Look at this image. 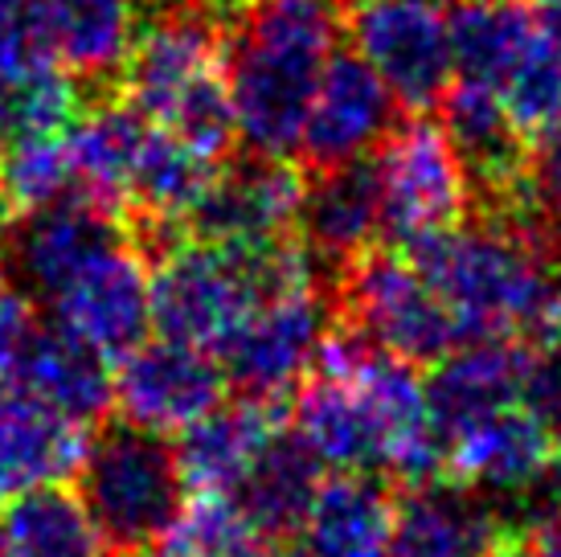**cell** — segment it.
Instances as JSON below:
<instances>
[{"mask_svg":"<svg viewBox=\"0 0 561 557\" xmlns=\"http://www.w3.org/2000/svg\"><path fill=\"white\" fill-rule=\"evenodd\" d=\"M324 480V464L296 439V431H279L266 439L259 459L250 464L230 500L247 512V521L271 545H291L312 512V500Z\"/></svg>","mask_w":561,"mask_h":557,"instance_id":"obj_25","label":"cell"},{"mask_svg":"<svg viewBox=\"0 0 561 557\" xmlns=\"http://www.w3.org/2000/svg\"><path fill=\"white\" fill-rule=\"evenodd\" d=\"M0 386L30 394L33 402L58 410L79 427H94L115 406L111 361H103L91 344H82L58 325L30 328V337L9 361Z\"/></svg>","mask_w":561,"mask_h":557,"instance_id":"obj_17","label":"cell"},{"mask_svg":"<svg viewBox=\"0 0 561 557\" xmlns=\"http://www.w3.org/2000/svg\"><path fill=\"white\" fill-rule=\"evenodd\" d=\"M0 557H111L75 492L46 484L0 504Z\"/></svg>","mask_w":561,"mask_h":557,"instance_id":"obj_27","label":"cell"},{"mask_svg":"<svg viewBox=\"0 0 561 557\" xmlns=\"http://www.w3.org/2000/svg\"><path fill=\"white\" fill-rule=\"evenodd\" d=\"M468 341H533L558 325L561 259L492 214L402 247Z\"/></svg>","mask_w":561,"mask_h":557,"instance_id":"obj_2","label":"cell"},{"mask_svg":"<svg viewBox=\"0 0 561 557\" xmlns=\"http://www.w3.org/2000/svg\"><path fill=\"white\" fill-rule=\"evenodd\" d=\"M525 202L541 230L561 242V120L529 136L525 156Z\"/></svg>","mask_w":561,"mask_h":557,"instance_id":"obj_31","label":"cell"},{"mask_svg":"<svg viewBox=\"0 0 561 557\" xmlns=\"http://www.w3.org/2000/svg\"><path fill=\"white\" fill-rule=\"evenodd\" d=\"M398 103L374 66L357 49H332L320 78H316L299 152L312 169H332L344 160L369 156L390 136Z\"/></svg>","mask_w":561,"mask_h":557,"instance_id":"obj_14","label":"cell"},{"mask_svg":"<svg viewBox=\"0 0 561 557\" xmlns=\"http://www.w3.org/2000/svg\"><path fill=\"white\" fill-rule=\"evenodd\" d=\"M533 4H541V9H558L561 0H533Z\"/></svg>","mask_w":561,"mask_h":557,"instance_id":"obj_39","label":"cell"},{"mask_svg":"<svg viewBox=\"0 0 561 557\" xmlns=\"http://www.w3.org/2000/svg\"><path fill=\"white\" fill-rule=\"evenodd\" d=\"M70 480L111 557H144L188 500L172 434L136 427L119 414L94 422Z\"/></svg>","mask_w":561,"mask_h":557,"instance_id":"obj_3","label":"cell"},{"mask_svg":"<svg viewBox=\"0 0 561 557\" xmlns=\"http://www.w3.org/2000/svg\"><path fill=\"white\" fill-rule=\"evenodd\" d=\"M369 156L381 197V242L410 247L468 217L471 181L443 124L414 115L410 124L390 127Z\"/></svg>","mask_w":561,"mask_h":557,"instance_id":"obj_5","label":"cell"},{"mask_svg":"<svg viewBox=\"0 0 561 557\" xmlns=\"http://www.w3.org/2000/svg\"><path fill=\"white\" fill-rule=\"evenodd\" d=\"M275 557H308V554H304L299 545H279V549H275Z\"/></svg>","mask_w":561,"mask_h":557,"instance_id":"obj_38","label":"cell"},{"mask_svg":"<svg viewBox=\"0 0 561 557\" xmlns=\"http://www.w3.org/2000/svg\"><path fill=\"white\" fill-rule=\"evenodd\" d=\"M13 202L4 197V189H0V250H4V238H9V230H13Z\"/></svg>","mask_w":561,"mask_h":557,"instance_id":"obj_36","label":"cell"},{"mask_svg":"<svg viewBox=\"0 0 561 557\" xmlns=\"http://www.w3.org/2000/svg\"><path fill=\"white\" fill-rule=\"evenodd\" d=\"M344 25L398 111L426 115L451 87V42L443 0H344Z\"/></svg>","mask_w":561,"mask_h":557,"instance_id":"obj_7","label":"cell"},{"mask_svg":"<svg viewBox=\"0 0 561 557\" xmlns=\"http://www.w3.org/2000/svg\"><path fill=\"white\" fill-rule=\"evenodd\" d=\"M82 427L21 389L0 386V504L75 476Z\"/></svg>","mask_w":561,"mask_h":557,"instance_id":"obj_22","label":"cell"},{"mask_svg":"<svg viewBox=\"0 0 561 557\" xmlns=\"http://www.w3.org/2000/svg\"><path fill=\"white\" fill-rule=\"evenodd\" d=\"M537 25H541V42H546L549 58H553L561 70V4L558 9H546V16H541Z\"/></svg>","mask_w":561,"mask_h":557,"instance_id":"obj_35","label":"cell"},{"mask_svg":"<svg viewBox=\"0 0 561 557\" xmlns=\"http://www.w3.org/2000/svg\"><path fill=\"white\" fill-rule=\"evenodd\" d=\"M500 557H537V554L529 549V537H516V542L508 545V549H504Z\"/></svg>","mask_w":561,"mask_h":557,"instance_id":"obj_37","label":"cell"},{"mask_svg":"<svg viewBox=\"0 0 561 557\" xmlns=\"http://www.w3.org/2000/svg\"><path fill=\"white\" fill-rule=\"evenodd\" d=\"M558 471L553 434L525 402L492 410L443 439V476L500 500L541 492Z\"/></svg>","mask_w":561,"mask_h":557,"instance_id":"obj_13","label":"cell"},{"mask_svg":"<svg viewBox=\"0 0 561 557\" xmlns=\"http://www.w3.org/2000/svg\"><path fill=\"white\" fill-rule=\"evenodd\" d=\"M328 325L332 304L324 278H296L263 295L214 356L226 389L259 402H287V394L312 370L316 344Z\"/></svg>","mask_w":561,"mask_h":557,"instance_id":"obj_6","label":"cell"},{"mask_svg":"<svg viewBox=\"0 0 561 557\" xmlns=\"http://www.w3.org/2000/svg\"><path fill=\"white\" fill-rule=\"evenodd\" d=\"M283 427V402L259 398H221L214 410L193 418L185 431L172 434L188 492L230 496L266 447V439Z\"/></svg>","mask_w":561,"mask_h":557,"instance_id":"obj_19","label":"cell"},{"mask_svg":"<svg viewBox=\"0 0 561 557\" xmlns=\"http://www.w3.org/2000/svg\"><path fill=\"white\" fill-rule=\"evenodd\" d=\"M30 16L49 58L91 87L119 78L140 33L136 0H30Z\"/></svg>","mask_w":561,"mask_h":557,"instance_id":"obj_18","label":"cell"},{"mask_svg":"<svg viewBox=\"0 0 561 557\" xmlns=\"http://www.w3.org/2000/svg\"><path fill=\"white\" fill-rule=\"evenodd\" d=\"M221 0H136L140 21H157V16H176V13H214Z\"/></svg>","mask_w":561,"mask_h":557,"instance_id":"obj_34","label":"cell"},{"mask_svg":"<svg viewBox=\"0 0 561 557\" xmlns=\"http://www.w3.org/2000/svg\"><path fill=\"white\" fill-rule=\"evenodd\" d=\"M275 549L230 496L197 492L144 557H275Z\"/></svg>","mask_w":561,"mask_h":557,"instance_id":"obj_28","label":"cell"},{"mask_svg":"<svg viewBox=\"0 0 561 557\" xmlns=\"http://www.w3.org/2000/svg\"><path fill=\"white\" fill-rule=\"evenodd\" d=\"M115 365L119 373H111V389H115L111 410L157 434L185 431L193 418H202L226 398V377L218 361L169 337L140 341Z\"/></svg>","mask_w":561,"mask_h":557,"instance_id":"obj_12","label":"cell"},{"mask_svg":"<svg viewBox=\"0 0 561 557\" xmlns=\"http://www.w3.org/2000/svg\"><path fill=\"white\" fill-rule=\"evenodd\" d=\"M447 42L455 75L500 87L541 46V25L525 0H455L447 9Z\"/></svg>","mask_w":561,"mask_h":557,"instance_id":"obj_26","label":"cell"},{"mask_svg":"<svg viewBox=\"0 0 561 557\" xmlns=\"http://www.w3.org/2000/svg\"><path fill=\"white\" fill-rule=\"evenodd\" d=\"M148 132H152V120H144L127 99H107V103H94L91 111L79 107V115L62 132L79 197L103 205L124 221L131 169L140 160Z\"/></svg>","mask_w":561,"mask_h":557,"instance_id":"obj_23","label":"cell"},{"mask_svg":"<svg viewBox=\"0 0 561 557\" xmlns=\"http://www.w3.org/2000/svg\"><path fill=\"white\" fill-rule=\"evenodd\" d=\"M504 107L513 115V124L525 136H537L541 127H549L553 120H561V70L549 58L546 42L533 49L525 62L516 66L513 75L496 87Z\"/></svg>","mask_w":561,"mask_h":557,"instance_id":"obj_30","label":"cell"},{"mask_svg":"<svg viewBox=\"0 0 561 557\" xmlns=\"http://www.w3.org/2000/svg\"><path fill=\"white\" fill-rule=\"evenodd\" d=\"M218 70L221 30L214 13H176L157 16L136 33L119 82H124L127 103L160 127Z\"/></svg>","mask_w":561,"mask_h":557,"instance_id":"obj_15","label":"cell"},{"mask_svg":"<svg viewBox=\"0 0 561 557\" xmlns=\"http://www.w3.org/2000/svg\"><path fill=\"white\" fill-rule=\"evenodd\" d=\"M49 325L91 344L103 361H119L152 332L148 259L131 238L111 242L46 304Z\"/></svg>","mask_w":561,"mask_h":557,"instance_id":"obj_10","label":"cell"},{"mask_svg":"<svg viewBox=\"0 0 561 557\" xmlns=\"http://www.w3.org/2000/svg\"><path fill=\"white\" fill-rule=\"evenodd\" d=\"M214 21L238 144L296 156L316 78L341 49L344 0H221Z\"/></svg>","mask_w":561,"mask_h":557,"instance_id":"obj_1","label":"cell"},{"mask_svg":"<svg viewBox=\"0 0 561 557\" xmlns=\"http://www.w3.org/2000/svg\"><path fill=\"white\" fill-rule=\"evenodd\" d=\"M304 185L308 172L296 169L291 156H238L226 169L218 164L202 202L188 209L185 238L226 242V247H266L291 238Z\"/></svg>","mask_w":561,"mask_h":557,"instance_id":"obj_8","label":"cell"},{"mask_svg":"<svg viewBox=\"0 0 561 557\" xmlns=\"http://www.w3.org/2000/svg\"><path fill=\"white\" fill-rule=\"evenodd\" d=\"M328 304L336 325L353 328L369 344L419 370H431L463 344L447 304L422 278L414 259L390 242H377L348 259L328 283Z\"/></svg>","mask_w":561,"mask_h":557,"instance_id":"obj_4","label":"cell"},{"mask_svg":"<svg viewBox=\"0 0 561 557\" xmlns=\"http://www.w3.org/2000/svg\"><path fill=\"white\" fill-rule=\"evenodd\" d=\"M525 528L504 521L496 496L451 476L398 484L390 504V557H500Z\"/></svg>","mask_w":561,"mask_h":557,"instance_id":"obj_9","label":"cell"},{"mask_svg":"<svg viewBox=\"0 0 561 557\" xmlns=\"http://www.w3.org/2000/svg\"><path fill=\"white\" fill-rule=\"evenodd\" d=\"M291 431L316 459L332 471H377L381 476V439L369 402L344 373L308 370L291 394Z\"/></svg>","mask_w":561,"mask_h":557,"instance_id":"obj_20","label":"cell"},{"mask_svg":"<svg viewBox=\"0 0 561 557\" xmlns=\"http://www.w3.org/2000/svg\"><path fill=\"white\" fill-rule=\"evenodd\" d=\"M296 238L324 275V287L348 259L381 242V197L374 156H357L332 169H312L299 202Z\"/></svg>","mask_w":561,"mask_h":557,"instance_id":"obj_16","label":"cell"},{"mask_svg":"<svg viewBox=\"0 0 561 557\" xmlns=\"http://www.w3.org/2000/svg\"><path fill=\"white\" fill-rule=\"evenodd\" d=\"M529 537V533H525ZM529 549L537 557H561V496L549 504L541 516H537V525H533V537H529Z\"/></svg>","mask_w":561,"mask_h":557,"instance_id":"obj_33","label":"cell"},{"mask_svg":"<svg viewBox=\"0 0 561 557\" xmlns=\"http://www.w3.org/2000/svg\"><path fill=\"white\" fill-rule=\"evenodd\" d=\"M0 189L13 209H37L62 197H79L62 132L13 136L9 144H0Z\"/></svg>","mask_w":561,"mask_h":557,"instance_id":"obj_29","label":"cell"},{"mask_svg":"<svg viewBox=\"0 0 561 557\" xmlns=\"http://www.w3.org/2000/svg\"><path fill=\"white\" fill-rule=\"evenodd\" d=\"M529 365V341H468L431 365L426 402L435 418L438 447L443 439L476 418L520 402Z\"/></svg>","mask_w":561,"mask_h":557,"instance_id":"obj_21","label":"cell"},{"mask_svg":"<svg viewBox=\"0 0 561 557\" xmlns=\"http://www.w3.org/2000/svg\"><path fill=\"white\" fill-rule=\"evenodd\" d=\"M393 484L377 471H332L320 480L299 528L308 557H390Z\"/></svg>","mask_w":561,"mask_h":557,"instance_id":"obj_24","label":"cell"},{"mask_svg":"<svg viewBox=\"0 0 561 557\" xmlns=\"http://www.w3.org/2000/svg\"><path fill=\"white\" fill-rule=\"evenodd\" d=\"M30 328H33L30 299L9 283V275H0V377H4L9 361L16 356L21 341L30 337Z\"/></svg>","mask_w":561,"mask_h":557,"instance_id":"obj_32","label":"cell"},{"mask_svg":"<svg viewBox=\"0 0 561 557\" xmlns=\"http://www.w3.org/2000/svg\"><path fill=\"white\" fill-rule=\"evenodd\" d=\"M119 238H127V230L111 209L87 197H62L25 209V217L13 221L0 254L16 292L30 304H49L94 254H103Z\"/></svg>","mask_w":561,"mask_h":557,"instance_id":"obj_11","label":"cell"}]
</instances>
